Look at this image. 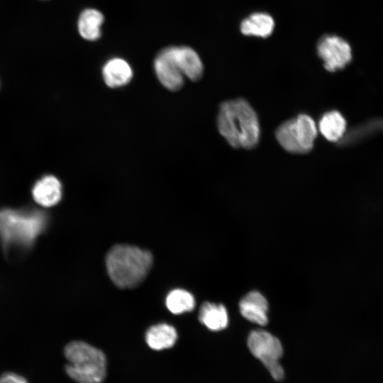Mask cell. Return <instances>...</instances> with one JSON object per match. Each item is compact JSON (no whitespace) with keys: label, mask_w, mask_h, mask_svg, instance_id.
Here are the masks:
<instances>
[{"label":"cell","mask_w":383,"mask_h":383,"mask_svg":"<svg viewBox=\"0 0 383 383\" xmlns=\"http://www.w3.org/2000/svg\"><path fill=\"white\" fill-rule=\"evenodd\" d=\"M239 308L242 316L250 322L265 326L268 322V304L262 294L257 291L248 293L240 300Z\"/></svg>","instance_id":"obj_9"},{"label":"cell","mask_w":383,"mask_h":383,"mask_svg":"<svg viewBox=\"0 0 383 383\" xmlns=\"http://www.w3.org/2000/svg\"><path fill=\"white\" fill-rule=\"evenodd\" d=\"M317 133L313 119L302 113L282 123L276 130L275 137L288 152L303 154L312 150Z\"/></svg>","instance_id":"obj_5"},{"label":"cell","mask_w":383,"mask_h":383,"mask_svg":"<svg viewBox=\"0 0 383 383\" xmlns=\"http://www.w3.org/2000/svg\"><path fill=\"white\" fill-rule=\"evenodd\" d=\"M177 339L176 329L167 323H159L149 328L145 333L148 346L155 350L172 347Z\"/></svg>","instance_id":"obj_15"},{"label":"cell","mask_w":383,"mask_h":383,"mask_svg":"<svg viewBox=\"0 0 383 383\" xmlns=\"http://www.w3.org/2000/svg\"><path fill=\"white\" fill-rule=\"evenodd\" d=\"M240 28L245 35L267 38L273 32L274 21L266 13H254L241 22Z\"/></svg>","instance_id":"obj_16"},{"label":"cell","mask_w":383,"mask_h":383,"mask_svg":"<svg viewBox=\"0 0 383 383\" xmlns=\"http://www.w3.org/2000/svg\"><path fill=\"white\" fill-rule=\"evenodd\" d=\"M318 128L322 135L331 142L338 141L346 129V121L342 114L337 111L325 113L318 123Z\"/></svg>","instance_id":"obj_17"},{"label":"cell","mask_w":383,"mask_h":383,"mask_svg":"<svg viewBox=\"0 0 383 383\" xmlns=\"http://www.w3.org/2000/svg\"><path fill=\"white\" fill-rule=\"evenodd\" d=\"M199 319L207 328L218 331L226 328L228 316L226 307L221 304L204 303L200 308Z\"/></svg>","instance_id":"obj_14"},{"label":"cell","mask_w":383,"mask_h":383,"mask_svg":"<svg viewBox=\"0 0 383 383\" xmlns=\"http://www.w3.org/2000/svg\"><path fill=\"white\" fill-rule=\"evenodd\" d=\"M154 70L160 82L168 90L178 91L184 77L174 58V46L162 49L154 60Z\"/></svg>","instance_id":"obj_8"},{"label":"cell","mask_w":383,"mask_h":383,"mask_svg":"<svg viewBox=\"0 0 383 383\" xmlns=\"http://www.w3.org/2000/svg\"><path fill=\"white\" fill-rule=\"evenodd\" d=\"M0 383H28L27 380L21 375L13 373L6 372L0 377Z\"/></svg>","instance_id":"obj_19"},{"label":"cell","mask_w":383,"mask_h":383,"mask_svg":"<svg viewBox=\"0 0 383 383\" xmlns=\"http://www.w3.org/2000/svg\"><path fill=\"white\" fill-rule=\"evenodd\" d=\"M46 223V216L40 211L4 209L0 211V237L6 248H28Z\"/></svg>","instance_id":"obj_3"},{"label":"cell","mask_w":383,"mask_h":383,"mask_svg":"<svg viewBox=\"0 0 383 383\" xmlns=\"http://www.w3.org/2000/svg\"><path fill=\"white\" fill-rule=\"evenodd\" d=\"M133 70L130 64L121 57H113L106 62L102 76L106 84L111 88L126 85L132 79Z\"/></svg>","instance_id":"obj_10"},{"label":"cell","mask_w":383,"mask_h":383,"mask_svg":"<svg viewBox=\"0 0 383 383\" xmlns=\"http://www.w3.org/2000/svg\"><path fill=\"white\" fill-rule=\"evenodd\" d=\"M32 194L40 205L50 207L57 204L62 198V185L54 176L43 177L34 185Z\"/></svg>","instance_id":"obj_12"},{"label":"cell","mask_w":383,"mask_h":383,"mask_svg":"<svg viewBox=\"0 0 383 383\" xmlns=\"http://www.w3.org/2000/svg\"><path fill=\"white\" fill-rule=\"evenodd\" d=\"M248 346L251 353L259 359L272 377L277 381L284 377V372L279 364L283 348L279 340L263 330L252 331L248 338Z\"/></svg>","instance_id":"obj_6"},{"label":"cell","mask_w":383,"mask_h":383,"mask_svg":"<svg viewBox=\"0 0 383 383\" xmlns=\"http://www.w3.org/2000/svg\"><path fill=\"white\" fill-rule=\"evenodd\" d=\"M67 374L78 383H101L106 374V359L99 349L83 341H72L65 348Z\"/></svg>","instance_id":"obj_4"},{"label":"cell","mask_w":383,"mask_h":383,"mask_svg":"<svg viewBox=\"0 0 383 383\" xmlns=\"http://www.w3.org/2000/svg\"><path fill=\"white\" fill-rule=\"evenodd\" d=\"M165 304L171 313L180 314L192 311L195 306V299L188 291L175 289L167 294Z\"/></svg>","instance_id":"obj_18"},{"label":"cell","mask_w":383,"mask_h":383,"mask_svg":"<svg viewBox=\"0 0 383 383\" xmlns=\"http://www.w3.org/2000/svg\"><path fill=\"white\" fill-rule=\"evenodd\" d=\"M217 126L221 135L235 148L252 149L259 143L257 115L243 99L228 100L220 105Z\"/></svg>","instance_id":"obj_1"},{"label":"cell","mask_w":383,"mask_h":383,"mask_svg":"<svg viewBox=\"0 0 383 383\" xmlns=\"http://www.w3.org/2000/svg\"><path fill=\"white\" fill-rule=\"evenodd\" d=\"M104 22L103 13L93 8L84 9L77 20V30L80 36L89 41H96L101 36V26Z\"/></svg>","instance_id":"obj_13"},{"label":"cell","mask_w":383,"mask_h":383,"mask_svg":"<svg viewBox=\"0 0 383 383\" xmlns=\"http://www.w3.org/2000/svg\"><path fill=\"white\" fill-rule=\"evenodd\" d=\"M107 273L118 287L131 289L137 287L147 277L152 266V254L138 247L118 244L106 256Z\"/></svg>","instance_id":"obj_2"},{"label":"cell","mask_w":383,"mask_h":383,"mask_svg":"<svg viewBox=\"0 0 383 383\" xmlns=\"http://www.w3.org/2000/svg\"><path fill=\"white\" fill-rule=\"evenodd\" d=\"M45 1V0H44Z\"/></svg>","instance_id":"obj_20"},{"label":"cell","mask_w":383,"mask_h":383,"mask_svg":"<svg viewBox=\"0 0 383 383\" xmlns=\"http://www.w3.org/2000/svg\"><path fill=\"white\" fill-rule=\"evenodd\" d=\"M175 60L182 74L192 81L201 79L204 65L198 53L188 46H174Z\"/></svg>","instance_id":"obj_11"},{"label":"cell","mask_w":383,"mask_h":383,"mask_svg":"<svg viewBox=\"0 0 383 383\" xmlns=\"http://www.w3.org/2000/svg\"><path fill=\"white\" fill-rule=\"evenodd\" d=\"M317 53L323 60L325 69L331 72L345 68L353 58L350 45L335 35L321 37L317 44Z\"/></svg>","instance_id":"obj_7"}]
</instances>
